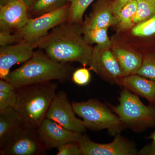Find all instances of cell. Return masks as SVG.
Returning a JSON list of instances; mask_svg holds the SVG:
<instances>
[{
	"label": "cell",
	"instance_id": "cell-1",
	"mask_svg": "<svg viewBox=\"0 0 155 155\" xmlns=\"http://www.w3.org/2000/svg\"><path fill=\"white\" fill-rule=\"evenodd\" d=\"M82 25L68 21L60 24L37 42V48L57 62H78L90 68L94 48L82 36Z\"/></svg>",
	"mask_w": 155,
	"mask_h": 155
},
{
	"label": "cell",
	"instance_id": "cell-2",
	"mask_svg": "<svg viewBox=\"0 0 155 155\" xmlns=\"http://www.w3.org/2000/svg\"><path fill=\"white\" fill-rule=\"evenodd\" d=\"M72 72L73 69L68 63L54 61L44 52L37 51L21 67L9 72L4 80L18 88L53 80L66 81Z\"/></svg>",
	"mask_w": 155,
	"mask_h": 155
},
{
	"label": "cell",
	"instance_id": "cell-3",
	"mask_svg": "<svg viewBox=\"0 0 155 155\" xmlns=\"http://www.w3.org/2000/svg\"><path fill=\"white\" fill-rule=\"evenodd\" d=\"M17 89V102L14 110L22 123L37 128L46 118L57 93L58 84L49 81Z\"/></svg>",
	"mask_w": 155,
	"mask_h": 155
},
{
	"label": "cell",
	"instance_id": "cell-4",
	"mask_svg": "<svg viewBox=\"0 0 155 155\" xmlns=\"http://www.w3.org/2000/svg\"><path fill=\"white\" fill-rule=\"evenodd\" d=\"M119 104L108 107L116 114L125 127L140 131L155 126V106H146L138 96L124 88L120 93Z\"/></svg>",
	"mask_w": 155,
	"mask_h": 155
},
{
	"label": "cell",
	"instance_id": "cell-5",
	"mask_svg": "<svg viewBox=\"0 0 155 155\" xmlns=\"http://www.w3.org/2000/svg\"><path fill=\"white\" fill-rule=\"evenodd\" d=\"M71 104L75 114L82 118L87 129L96 131L107 129L110 135L115 136L125 127L110 108L98 100L73 101Z\"/></svg>",
	"mask_w": 155,
	"mask_h": 155
},
{
	"label": "cell",
	"instance_id": "cell-6",
	"mask_svg": "<svg viewBox=\"0 0 155 155\" xmlns=\"http://www.w3.org/2000/svg\"><path fill=\"white\" fill-rule=\"evenodd\" d=\"M69 7L70 3L53 12L30 18L23 27L13 33L22 39L35 43L49 30L68 21Z\"/></svg>",
	"mask_w": 155,
	"mask_h": 155
},
{
	"label": "cell",
	"instance_id": "cell-7",
	"mask_svg": "<svg viewBox=\"0 0 155 155\" xmlns=\"http://www.w3.org/2000/svg\"><path fill=\"white\" fill-rule=\"evenodd\" d=\"M37 129L22 123L0 150V155L46 154L47 151L39 138Z\"/></svg>",
	"mask_w": 155,
	"mask_h": 155
},
{
	"label": "cell",
	"instance_id": "cell-8",
	"mask_svg": "<svg viewBox=\"0 0 155 155\" xmlns=\"http://www.w3.org/2000/svg\"><path fill=\"white\" fill-rule=\"evenodd\" d=\"M67 94L60 91L56 94L47 113L46 118L54 121L68 130L83 133L87 128L82 120L75 116Z\"/></svg>",
	"mask_w": 155,
	"mask_h": 155
},
{
	"label": "cell",
	"instance_id": "cell-9",
	"mask_svg": "<svg viewBox=\"0 0 155 155\" xmlns=\"http://www.w3.org/2000/svg\"><path fill=\"white\" fill-rule=\"evenodd\" d=\"M82 155H135L138 151L133 143L120 134L115 136L114 141L107 143L93 141L85 134H82L78 141Z\"/></svg>",
	"mask_w": 155,
	"mask_h": 155
},
{
	"label": "cell",
	"instance_id": "cell-10",
	"mask_svg": "<svg viewBox=\"0 0 155 155\" xmlns=\"http://www.w3.org/2000/svg\"><path fill=\"white\" fill-rule=\"evenodd\" d=\"M39 138L46 151L68 143L78 142L82 134L68 130L45 118L37 129Z\"/></svg>",
	"mask_w": 155,
	"mask_h": 155
},
{
	"label": "cell",
	"instance_id": "cell-11",
	"mask_svg": "<svg viewBox=\"0 0 155 155\" xmlns=\"http://www.w3.org/2000/svg\"><path fill=\"white\" fill-rule=\"evenodd\" d=\"M36 48V43H32L24 39L14 44L1 46L0 78L5 79L14 65L28 61Z\"/></svg>",
	"mask_w": 155,
	"mask_h": 155
},
{
	"label": "cell",
	"instance_id": "cell-12",
	"mask_svg": "<svg viewBox=\"0 0 155 155\" xmlns=\"http://www.w3.org/2000/svg\"><path fill=\"white\" fill-rule=\"evenodd\" d=\"M110 48H94L90 69L112 84H116L122 77L123 73L118 60Z\"/></svg>",
	"mask_w": 155,
	"mask_h": 155
},
{
	"label": "cell",
	"instance_id": "cell-13",
	"mask_svg": "<svg viewBox=\"0 0 155 155\" xmlns=\"http://www.w3.org/2000/svg\"><path fill=\"white\" fill-rule=\"evenodd\" d=\"M29 19L28 8L22 0H12L0 7V29L13 33L23 27Z\"/></svg>",
	"mask_w": 155,
	"mask_h": 155
},
{
	"label": "cell",
	"instance_id": "cell-14",
	"mask_svg": "<svg viewBox=\"0 0 155 155\" xmlns=\"http://www.w3.org/2000/svg\"><path fill=\"white\" fill-rule=\"evenodd\" d=\"M111 0H97L93 9L82 23V30L108 28L116 24Z\"/></svg>",
	"mask_w": 155,
	"mask_h": 155
},
{
	"label": "cell",
	"instance_id": "cell-15",
	"mask_svg": "<svg viewBox=\"0 0 155 155\" xmlns=\"http://www.w3.org/2000/svg\"><path fill=\"white\" fill-rule=\"evenodd\" d=\"M117 84L144 98L150 105L155 106V82L144 77L134 74L122 77Z\"/></svg>",
	"mask_w": 155,
	"mask_h": 155
},
{
	"label": "cell",
	"instance_id": "cell-16",
	"mask_svg": "<svg viewBox=\"0 0 155 155\" xmlns=\"http://www.w3.org/2000/svg\"><path fill=\"white\" fill-rule=\"evenodd\" d=\"M112 51L119 62L123 77L135 74L140 68L143 56L140 53L118 45L114 46Z\"/></svg>",
	"mask_w": 155,
	"mask_h": 155
},
{
	"label": "cell",
	"instance_id": "cell-17",
	"mask_svg": "<svg viewBox=\"0 0 155 155\" xmlns=\"http://www.w3.org/2000/svg\"><path fill=\"white\" fill-rule=\"evenodd\" d=\"M22 123L14 108L0 110V150Z\"/></svg>",
	"mask_w": 155,
	"mask_h": 155
},
{
	"label": "cell",
	"instance_id": "cell-18",
	"mask_svg": "<svg viewBox=\"0 0 155 155\" xmlns=\"http://www.w3.org/2000/svg\"><path fill=\"white\" fill-rule=\"evenodd\" d=\"M70 3V0H38L28 8L29 18L56 11Z\"/></svg>",
	"mask_w": 155,
	"mask_h": 155
},
{
	"label": "cell",
	"instance_id": "cell-19",
	"mask_svg": "<svg viewBox=\"0 0 155 155\" xmlns=\"http://www.w3.org/2000/svg\"><path fill=\"white\" fill-rule=\"evenodd\" d=\"M107 28L82 30L84 40L89 45L95 44L99 49L110 48L112 42L108 37Z\"/></svg>",
	"mask_w": 155,
	"mask_h": 155
},
{
	"label": "cell",
	"instance_id": "cell-20",
	"mask_svg": "<svg viewBox=\"0 0 155 155\" xmlns=\"http://www.w3.org/2000/svg\"><path fill=\"white\" fill-rule=\"evenodd\" d=\"M137 1H134L127 3L122 8L116 18V24L119 29L127 30L135 25L134 19L136 14Z\"/></svg>",
	"mask_w": 155,
	"mask_h": 155
},
{
	"label": "cell",
	"instance_id": "cell-21",
	"mask_svg": "<svg viewBox=\"0 0 155 155\" xmlns=\"http://www.w3.org/2000/svg\"><path fill=\"white\" fill-rule=\"evenodd\" d=\"M17 100V89L8 81L0 80V110L14 108Z\"/></svg>",
	"mask_w": 155,
	"mask_h": 155
},
{
	"label": "cell",
	"instance_id": "cell-22",
	"mask_svg": "<svg viewBox=\"0 0 155 155\" xmlns=\"http://www.w3.org/2000/svg\"><path fill=\"white\" fill-rule=\"evenodd\" d=\"M95 0H70L68 22L82 24L84 12Z\"/></svg>",
	"mask_w": 155,
	"mask_h": 155
},
{
	"label": "cell",
	"instance_id": "cell-23",
	"mask_svg": "<svg viewBox=\"0 0 155 155\" xmlns=\"http://www.w3.org/2000/svg\"><path fill=\"white\" fill-rule=\"evenodd\" d=\"M155 15L154 0H137L134 24H137Z\"/></svg>",
	"mask_w": 155,
	"mask_h": 155
},
{
	"label": "cell",
	"instance_id": "cell-24",
	"mask_svg": "<svg viewBox=\"0 0 155 155\" xmlns=\"http://www.w3.org/2000/svg\"><path fill=\"white\" fill-rule=\"evenodd\" d=\"M131 29V34L138 37H147L155 34V15L136 24Z\"/></svg>",
	"mask_w": 155,
	"mask_h": 155
},
{
	"label": "cell",
	"instance_id": "cell-25",
	"mask_svg": "<svg viewBox=\"0 0 155 155\" xmlns=\"http://www.w3.org/2000/svg\"><path fill=\"white\" fill-rule=\"evenodd\" d=\"M135 74L155 82V55L143 57L141 66Z\"/></svg>",
	"mask_w": 155,
	"mask_h": 155
},
{
	"label": "cell",
	"instance_id": "cell-26",
	"mask_svg": "<svg viewBox=\"0 0 155 155\" xmlns=\"http://www.w3.org/2000/svg\"><path fill=\"white\" fill-rule=\"evenodd\" d=\"M72 80L73 82L79 86H84L88 84L91 79L89 69L85 67L79 68L72 72Z\"/></svg>",
	"mask_w": 155,
	"mask_h": 155
},
{
	"label": "cell",
	"instance_id": "cell-27",
	"mask_svg": "<svg viewBox=\"0 0 155 155\" xmlns=\"http://www.w3.org/2000/svg\"><path fill=\"white\" fill-rule=\"evenodd\" d=\"M58 155H82L78 142L68 143L58 148Z\"/></svg>",
	"mask_w": 155,
	"mask_h": 155
},
{
	"label": "cell",
	"instance_id": "cell-28",
	"mask_svg": "<svg viewBox=\"0 0 155 155\" xmlns=\"http://www.w3.org/2000/svg\"><path fill=\"white\" fill-rule=\"evenodd\" d=\"M16 35L8 31L0 29V45L1 46L14 44L22 40Z\"/></svg>",
	"mask_w": 155,
	"mask_h": 155
},
{
	"label": "cell",
	"instance_id": "cell-29",
	"mask_svg": "<svg viewBox=\"0 0 155 155\" xmlns=\"http://www.w3.org/2000/svg\"><path fill=\"white\" fill-rule=\"evenodd\" d=\"M134 1H137V0H115L113 1L112 9H113V13L116 20V18L122 8L127 3Z\"/></svg>",
	"mask_w": 155,
	"mask_h": 155
},
{
	"label": "cell",
	"instance_id": "cell-30",
	"mask_svg": "<svg viewBox=\"0 0 155 155\" xmlns=\"http://www.w3.org/2000/svg\"><path fill=\"white\" fill-rule=\"evenodd\" d=\"M138 155H155V143L153 142L138 151Z\"/></svg>",
	"mask_w": 155,
	"mask_h": 155
},
{
	"label": "cell",
	"instance_id": "cell-31",
	"mask_svg": "<svg viewBox=\"0 0 155 155\" xmlns=\"http://www.w3.org/2000/svg\"><path fill=\"white\" fill-rule=\"evenodd\" d=\"M22 1L28 8L38 0H22Z\"/></svg>",
	"mask_w": 155,
	"mask_h": 155
},
{
	"label": "cell",
	"instance_id": "cell-32",
	"mask_svg": "<svg viewBox=\"0 0 155 155\" xmlns=\"http://www.w3.org/2000/svg\"><path fill=\"white\" fill-rule=\"evenodd\" d=\"M11 1L12 0H0V7L5 5Z\"/></svg>",
	"mask_w": 155,
	"mask_h": 155
},
{
	"label": "cell",
	"instance_id": "cell-33",
	"mask_svg": "<svg viewBox=\"0 0 155 155\" xmlns=\"http://www.w3.org/2000/svg\"><path fill=\"white\" fill-rule=\"evenodd\" d=\"M150 138L151 139L153 140V142L155 143V131L150 135Z\"/></svg>",
	"mask_w": 155,
	"mask_h": 155
},
{
	"label": "cell",
	"instance_id": "cell-34",
	"mask_svg": "<svg viewBox=\"0 0 155 155\" xmlns=\"http://www.w3.org/2000/svg\"><path fill=\"white\" fill-rule=\"evenodd\" d=\"M154 1H155V0H154Z\"/></svg>",
	"mask_w": 155,
	"mask_h": 155
}]
</instances>
